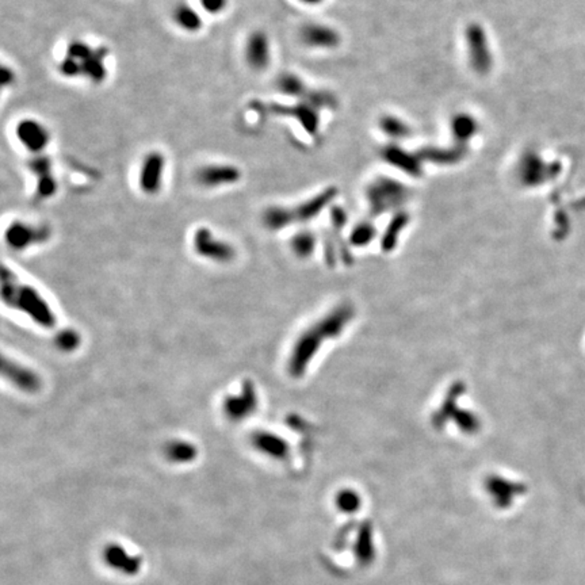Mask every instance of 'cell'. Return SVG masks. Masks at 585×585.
I'll list each match as a JSON object with an SVG mask.
<instances>
[{
    "label": "cell",
    "instance_id": "3957f363",
    "mask_svg": "<svg viewBox=\"0 0 585 585\" xmlns=\"http://www.w3.org/2000/svg\"><path fill=\"white\" fill-rule=\"evenodd\" d=\"M195 182L203 189L235 186L243 179V171L232 163H209L195 171Z\"/></svg>",
    "mask_w": 585,
    "mask_h": 585
},
{
    "label": "cell",
    "instance_id": "5bb4252c",
    "mask_svg": "<svg viewBox=\"0 0 585 585\" xmlns=\"http://www.w3.org/2000/svg\"><path fill=\"white\" fill-rule=\"evenodd\" d=\"M251 445L258 449L261 453L271 454L273 456H283L284 454V445L281 440L273 435L267 433H255L251 436Z\"/></svg>",
    "mask_w": 585,
    "mask_h": 585
},
{
    "label": "cell",
    "instance_id": "9c48e42d",
    "mask_svg": "<svg viewBox=\"0 0 585 585\" xmlns=\"http://www.w3.org/2000/svg\"><path fill=\"white\" fill-rule=\"evenodd\" d=\"M257 408V393L251 382H244L238 394L225 397L222 403L224 413L231 420H241L248 417Z\"/></svg>",
    "mask_w": 585,
    "mask_h": 585
},
{
    "label": "cell",
    "instance_id": "52a82bcc",
    "mask_svg": "<svg viewBox=\"0 0 585 585\" xmlns=\"http://www.w3.org/2000/svg\"><path fill=\"white\" fill-rule=\"evenodd\" d=\"M6 243L13 250L21 251L30 245H36L50 238V229L43 225H31L22 221H14L4 233Z\"/></svg>",
    "mask_w": 585,
    "mask_h": 585
},
{
    "label": "cell",
    "instance_id": "2e32d148",
    "mask_svg": "<svg viewBox=\"0 0 585 585\" xmlns=\"http://www.w3.org/2000/svg\"><path fill=\"white\" fill-rule=\"evenodd\" d=\"M452 131L456 138L469 140L476 136L478 122L469 114H458L452 121Z\"/></svg>",
    "mask_w": 585,
    "mask_h": 585
},
{
    "label": "cell",
    "instance_id": "cb8c5ba5",
    "mask_svg": "<svg viewBox=\"0 0 585 585\" xmlns=\"http://www.w3.org/2000/svg\"><path fill=\"white\" fill-rule=\"evenodd\" d=\"M17 80V73L8 65H1V87L7 88L11 87Z\"/></svg>",
    "mask_w": 585,
    "mask_h": 585
},
{
    "label": "cell",
    "instance_id": "9a60e30c",
    "mask_svg": "<svg viewBox=\"0 0 585 585\" xmlns=\"http://www.w3.org/2000/svg\"><path fill=\"white\" fill-rule=\"evenodd\" d=\"M277 88L278 91L286 95V96H294V98H300L303 96L306 92V86L303 79L291 72H284L281 73L277 79Z\"/></svg>",
    "mask_w": 585,
    "mask_h": 585
},
{
    "label": "cell",
    "instance_id": "d4e9b609",
    "mask_svg": "<svg viewBox=\"0 0 585 585\" xmlns=\"http://www.w3.org/2000/svg\"><path fill=\"white\" fill-rule=\"evenodd\" d=\"M298 1L303 6H308V7H317V6L323 4L325 0H298Z\"/></svg>",
    "mask_w": 585,
    "mask_h": 585
},
{
    "label": "cell",
    "instance_id": "7402d4cb",
    "mask_svg": "<svg viewBox=\"0 0 585 585\" xmlns=\"http://www.w3.org/2000/svg\"><path fill=\"white\" fill-rule=\"evenodd\" d=\"M60 75L65 79H78L82 78V63L65 55L62 62L57 65Z\"/></svg>",
    "mask_w": 585,
    "mask_h": 585
},
{
    "label": "cell",
    "instance_id": "5b68a950",
    "mask_svg": "<svg viewBox=\"0 0 585 585\" xmlns=\"http://www.w3.org/2000/svg\"><path fill=\"white\" fill-rule=\"evenodd\" d=\"M193 247L199 257L219 263L231 261L236 255L235 248L229 243L216 238L206 226H201L195 231Z\"/></svg>",
    "mask_w": 585,
    "mask_h": 585
},
{
    "label": "cell",
    "instance_id": "8992f818",
    "mask_svg": "<svg viewBox=\"0 0 585 585\" xmlns=\"http://www.w3.org/2000/svg\"><path fill=\"white\" fill-rule=\"evenodd\" d=\"M244 60L254 72H264L273 62V49L264 30H254L244 43Z\"/></svg>",
    "mask_w": 585,
    "mask_h": 585
},
{
    "label": "cell",
    "instance_id": "277c9868",
    "mask_svg": "<svg viewBox=\"0 0 585 585\" xmlns=\"http://www.w3.org/2000/svg\"><path fill=\"white\" fill-rule=\"evenodd\" d=\"M15 138L27 152L34 154L45 153L52 143V133L37 118H22L14 129Z\"/></svg>",
    "mask_w": 585,
    "mask_h": 585
},
{
    "label": "cell",
    "instance_id": "e0dca14e",
    "mask_svg": "<svg viewBox=\"0 0 585 585\" xmlns=\"http://www.w3.org/2000/svg\"><path fill=\"white\" fill-rule=\"evenodd\" d=\"M196 454L194 446L185 440H173L166 447V455L173 462L192 461Z\"/></svg>",
    "mask_w": 585,
    "mask_h": 585
},
{
    "label": "cell",
    "instance_id": "d6986e66",
    "mask_svg": "<svg viewBox=\"0 0 585 585\" xmlns=\"http://www.w3.org/2000/svg\"><path fill=\"white\" fill-rule=\"evenodd\" d=\"M59 190V182L56 179V176L53 173H48L37 178V183H36V190L34 194L40 199H50L53 198Z\"/></svg>",
    "mask_w": 585,
    "mask_h": 585
},
{
    "label": "cell",
    "instance_id": "7c38bea8",
    "mask_svg": "<svg viewBox=\"0 0 585 585\" xmlns=\"http://www.w3.org/2000/svg\"><path fill=\"white\" fill-rule=\"evenodd\" d=\"M173 24L185 33L196 34L203 29L202 14L189 3H178L171 13Z\"/></svg>",
    "mask_w": 585,
    "mask_h": 585
},
{
    "label": "cell",
    "instance_id": "6da1fadb",
    "mask_svg": "<svg viewBox=\"0 0 585 585\" xmlns=\"http://www.w3.org/2000/svg\"><path fill=\"white\" fill-rule=\"evenodd\" d=\"M1 300L41 326L53 328L57 323L56 315L43 296L30 284L20 281L7 267H3L1 271Z\"/></svg>",
    "mask_w": 585,
    "mask_h": 585
},
{
    "label": "cell",
    "instance_id": "603a6c76",
    "mask_svg": "<svg viewBox=\"0 0 585 585\" xmlns=\"http://www.w3.org/2000/svg\"><path fill=\"white\" fill-rule=\"evenodd\" d=\"M203 13L209 15H219L225 13L229 6V0H198Z\"/></svg>",
    "mask_w": 585,
    "mask_h": 585
},
{
    "label": "cell",
    "instance_id": "ba28073f",
    "mask_svg": "<svg viewBox=\"0 0 585 585\" xmlns=\"http://www.w3.org/2000/svg\"><path fill=\"white\" fill-rule=\"evenodd\" d=\"M300 41L306 48L317 50L335 49L340 43V34L332 26L322 22H309L300 29Z\"/></svg>",
    "mask_w": 585,
    "mask_h": 585
},
{
    "label": "cell",
    "instance_id": "7a4b0ae2",
    "mask_svg": "<svg viewBox=\"0 0 585 585\" xmlns=\"http://www.w3.org/2000/svg\"><path fill=\"white\" fill-rule=\"evenodd\" d=\"M167 168V157L163 152L150 151L141 160L137 183L143 194L154 196L159 194L164 185V175Z\"/></svg>",
    "mask_w": 585,
    "mask_h": 585
},
{
    "label": "cell",
    "instance_id": "ffe728a7",
    "mask_svg": "<svg viewBox=\"0 0 585 585\" xmlns=\"http://www.w3.org/2000/svg\"><path fill=\"white\" fill-rule=\"evenodd\" d=\"M95 52V48H92L89 43L83 40H72L66 45L65 55L78 60L79 63H85Z\"/></svg>",
    "mask_w": 585,
    "mask_h": 585
},
{
    "label": "cell",
    "instance_id": "8fae6325",
    "mask_svg": "<svg viewBox=\"0 0 585 585\" xmlns=\"http://www.w3.org/2000/svg\"><path fill=\"white\" fill-rule=\"evenodd\" d=\"M469 62L476 72H486L492 66V53L485 33L477 26L468 30Z\"/></svg>",
    "mask_w": 585,
    "mask_h": 585
},
{
    "label": "cell",
    "instance_id": "44dd1931",
    "mask_svg": "<svg viewBox=\"0 0 585 585\" xmlns=\"http://www.w3.org/2000/svg\"><path fill=\"white\" fill-rule=\"evenodd\" d=\"M27 168L31 175H34L36 178H40L48 173H53V161L45 153L34 154L31 159H29Z\"/></svg>",
    "mask_w": 585,
    "mask_h": 585
},
{
    "label": "cell",
    "instance_id": "4fadbf2b",
    "mask_svg": "<svg viewBox=\"0 0 585 585\" xmlns=\"http://www.w3.org/2000/svg\"><path fill=\"white\" fill-rule=\"evenodd\" d=\"M108 53L110 50L106 46L95 48L94 55L82 63V78L92 85H102L108 79V72L105 60L108 59Z\"/></svg>",
    "mask_w": 585,
    "mask_h": 585
},
{
    "label": "cell",
    "instance_id": "30bf717a",
    "mask_svg": "<svg viewBox=\"0 0 585 585\" xmlns=\"http://www.w3.org/2000/svg\"><path fill=\"white\" fill-rule=\"evenodd\" d=\"M1 375L22 391L36 393L41 388V380L34 371L14 362L13 359H8L7 356L1 358Z\"/></svg>",
    "mask_w": 585,
    "mask_h": 585
},
{
    "label": "cell",
    "instance_id": "ac0fdd59",
    "mask_svg": "<svg viewBox=\"0 0 585 585\" xmlns=\"http://www.w3.org/2000/svg\"><path fill=\"white\" fill-rule=\"evenodd\" d=\"M355 554L363 563H371V560L374 558L375 553H374V543H373V533L370 527L361 531L359 538L356 542Z\"/></svg>",
    "mask_w": 585,
    "mask_h": 585
}]
</instances>
